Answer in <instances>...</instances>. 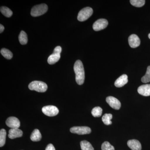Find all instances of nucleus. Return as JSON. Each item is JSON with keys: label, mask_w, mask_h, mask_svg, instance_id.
Here are the masks:
<instances>
[{"label": "nucleus", "mask_w": 150, "mask_h": 150, "mask_svg": "<svg viewBox=\"0 0 150 150\" xmlns=\"http://www.w3.org/2000/svg\"><path fill=\"white\" fill-rule=\"evenodd\" d=\"M7 126L11 129H17L20 126V122L18 118L15 117H10L6 121Z\"/></svg>", "instance_id": "9"}, {"label": "nucleus", "mask_w": 150, "mask_h": 150, "mask_svg": "<svg viewBox=\"0 0 150 150\" xmlns=\"http://www.w3.org/2000/svg\"><path fill=\"white\" fill-rule=\"evenodd\" d=\"M4 30V27L2 24L0 25V33H2Z\"/></svg>", "instance_id": "29"}, {"label": "nucleus", "mask_w": 150, "mask_h": 150, "mask_svg": "<svg viewBox=\"0 0 150 150\" xmlns=\"http://www.w3.org/2000/svg\"><path fill=\"white\" fill-rule=\"evenodd\" d=\"M128 76L126 74L122 75L115 81L114 85L115 87L121 88L123 86L128 83Z\"/></svg>", "instance_id": "11"}, {"label": "nucleus", "mask_w": 150, "mask_h": 150, "mask_svg": "<svg viewBox=\"0 0 150 150\" xmlns=\"http://www.w3.org/2000/svg\"><path fill=\"white\" fill-rule=\"evenodd\" d=\"M30 90H34L38 92H45L48 88V86L45 83L40 81H33L28 85Z\"/></svg>", "instance_id": "2"}, {"label": "nucleus", "mask_w": 150, "mask_h": 150, "mask_svg": "<svg viewBox=\"0 0 150 150\" xmlns=\"http://www.w3.org/2000/svg\"><path fill=\"white\" fill-rule=\"evenodd\" d=\"M148 36H149V38L150 39V33L149 34V35H148Z\"/></svg>", "instance_id": "30"}, {"label": "nucleus", "mask_w": 150, "mask_h": 150, "mask_svg": "<svg viewBox=\"0 0 150 150\" xmlns=\"http://www.w3.org/2000/svg\"><path fill=\"white\" fill-rule=\"evenodd\" d=\"M106 101L110 107L115 110H119L121 107L120 101L114 97H108L106 98Z\"/></svg>", "instance_id": "8"}, {"label": "nucleus", "mask_w": 150, "mask_h": 150, "mask_svg": "<svg viewBox=\"0 0 150 150\" xmlns=\"http://www.w3.org/2000/svg\"><path fill=\"white\" fill-rule=\"evenodd\" d=\"M93 13V10L91 7L84 8L80 11L78 13L77 19L79 21H85L91 16Z\"/></svg>", "instance_id": "4"}, {"label": "nucleus", "mask_w": 150, "mask_h": 150, "mask_svg": "<svg viewBox=\"0 0 150 150\" xmlns=\"http://www.w3.org/2000/svg\"><path fill=\"white\" fill-rule=\"evenodd\" d=\"M6 132L4 129H1L0 131V146L1 147L5 145L6 143Z\"/></svg>", "instance_id": "22"}, {"label": "nucleus", "mask_w": 150, "mask_h": 150, "mask_svg": "<svg viewBox=\"0 0 150 150\" xmlns=\"http://www.w3.org/2000/svg\"><path fill=\"white\" fill-rule=\"evenodd\" d=\"M80 145L82 150H94L91 143L85 140L81 142Z\"/></svg>", "instance_id": "17"}, {"label": "nucleus", "mask_w": 150, "mask_h": 150, "mask_svg": "<svg viewBox=\"0 0 150 150\" xmlns=\"http://www.w3.org/2000/svg\"><path fill=\"white\" fill-rule=\"evenodd\" d=\"M142 81L144 83L150 82V66L148 67L146 74L142 78Z\"/></svg>", "instance_id": "25"}, {"label": "nucleus", "mask_w": 150, "mask_h": 150, "mask_svg": "<svg viewBox=\"0 0 150 150\" xmlns=\"http://www.w3.org/2000/svg\"><path fill=\"white\" fill-rule=\"evenodd\" d=\"M71 133L79 135H85L90 134L91 129L87 126H74L70 129Z\"/></svg>", "instance_id": "5"}, {"label": "nucleus", "mask_w": 150, "mask_h": 150, "mask_svg": "<svg viewBox=\"0 0 150 150\" xmlns=\"http://www.w3.org/2000/svg\"><path fill=\"white\" fill-rule=\"evenodd\" d=\"M19 40L22 45H25L28 42V37L26 33L22 30L19 35Z\"/></svg>", "instance_id": "18"}, {"label": "nucleus", "mask_w": 150, "mask_h": 150, "mask_svg": "<svg viewBox=\"0 0 150 150\" xmlns=\"http://www.w3.org/2000/svg\"><path fill=\"white\" fill-rule=\"evenodd\" d=\"M42 112L47 116H56L59 113V109L54 105H47L44 106L42 109Z\"/></svg>", "instance_id": "6"}, {"label": "nucleus", "mask_w": 150, "mask_h": 150, "mask_svg": "<svg viewBox=\"0 0 150 150\" xmlns=\"http://www.w3.org/2000/svg\"><path fill=\"white\" fill-rule=\"evenodd\" d=\"M138 92L143 96H150V84L142 85L140 86L138 88Z\"/></svg>", "instance_id": "12"}, {"label": "nucleus", "mask_w": 150, "mask_h": 150, "mask_svg": "<svg viewBox=\"0 0 150 150\" xmlns=\"http://www.w3.org/2000/svg\"><path fill=\"white\" fill-rule=\"evenodd\" d=\"M103 110L99 106L94 108L91 111V114L94 117H99L101 116L102 114Z\"/></svg>", "instance_id": "21"}, {"label": "nucleus", "mask_w": 150, "mask_h": 150, "mask_svg": "<svg viewBox=\"0 0 150 150\" xmlns=\"http://www.w3.org/2000/svg\"><path fill=\"white\" fill-rule=\"evenodd\" d=\"M130 2L132 6L136 7H141L145 4V0H131Z\"/></svg>", "instance_id": "24"}, {"label": "nucleus", "mask_w": 150, "mask_h": 150, "mask_svg": "<svg viewBox=\"0 0 150 150\" xmlns=\"http://www.w3.org/2000/svg\"><path fill=\"white\" fill-rule=\"evenodd\" d=\"M129 43L131 48H136L140 46L141 41L137 35L132 34L129 38Z\"/></svg>", "instance_id": "10"}, {"label": "nucleus", "mask_w": 150, "mask_h": 150, "mask_svg": "<svg viewBox=\"0 0 150 150\" xmlns=\"http://www.w3.org/2000/svg\"><path fill=\"white\" fill-rule=\"evenodd\" d=\"M45 150H56L54 146L52 144H49L46 147Z\"/></svg>", "instance_id": "28"}, {"label": "nucleus", "mask_w": 150, "mask_h": 150, "mask_svg": "<svg viewBox=\"0 0 150 150\" xmlns=\"http://www.w3.org/2000/svg\"><path fill=\"white\" fill-rule=\"evenodd\" d=\"M1 13L6 17L9 18L13 15V12L8 8L6 6H2L0 9Z\"/></svg>", "instance_id": "20"}, {"label": "nucleus", "mask_w": 150, "mask_h": 150, "mask_svg": "<svg viewBox=\"0 0 150 150\" xmlns=\"http://www.w3.org/2000/svg\"><path fill=\"white\" fill-rule=\"evenodd\" d=\"M102 150H115L114 147L110 144L109 142H104L101 146Z\"/></svg>", "instance_id": "26"}, {"label": "nucleus", "mask_w": 150, "mask_h": 150, "mask_svg": "<svg viewBox=\"0 0 150 150\" xmlns=\"http://www.w3.org/2000/svg\"><path fill=\"white\" fill-rule=\"evenodd\" d=\"M60 58H61L60 54L53 53V54H51L48 57V63L50 65L54 64L59 61Z\"/></svg>", "instance_id": "15"}, {"label": "nucleus", "mask_w": 150, "mask_h": 150, "mask_svg": "<svg viewBox=\"0 0 150 150\" xmlns=\"http://www.w3.org/2000/svg\"><path fill=\"white\" fill-rule=\"evenodd\" d=\"M112 115L110 113H106L103 116L102 120L103 122L106 125H110L112 124L111 119Z\"/></svg>", "instance_id": "19"}, {"label": "nucleus", "mask_w": 150, "mask_h": 150, "mask_svg": "<svg viewBox=\"0 0 150 150\" xmlns=\"http://www.w3.org/2000/svg\"><path fill=\"white\" fill-rule=\"evenodd\" d=\"M42 138V136L40 134V131L37 129H35L33 131L31 136H30V139L33 142H37L40 141Z\"/></svg>", "instance_id": "16"}, {"label": "nucleus", "mask_w": 150, "mask_h": 150, "mask_svg": "<svg viewBox=\"0 0 150 150\" xmlns=\"http://www.w3.org/2000/svg\"><path fill=\"white\" fill-rule=\"evenodd\" d=\"M48 9V6L45 4H41L34 6L31 11V15L33 17L40 16L46 13Z\"/></svg>", "instance_id": "3"}, {"label": "nucleus", "mask_w": 150, "mask_h": 150, "mask_svg": "<svg viewBox=\"0 0 150 150\" xmlns=\"http://www.w3.org/2000/svg\"><path fill=\"white\" fill-rule=\"evenodd\" d=\"M76 74V81L78 84L81 85L85 80V71L82 62L80 60H77L75 62L74 67Z\"/></svg>", "instance_id": "1"}, {"label": "nucleus", "mask_w": 150, "mask_h": 150, "mask_svg": "<svg viewBox=\"0 0 150 150\" xmlns=\"http://www.w3.org/2000/svg\"><path fill=\"white\" fill-rule=\"evenodd\" d=\"M108 23L107 20L103 18L99 19L93 23V28L95 31H100L106 28Z\"/></svg>", "instance_id": "7"}, {"label": "nucleus", "mask_w": 150, "mask_h": 150, "mask_svg": "<svg viewBox=\"0 0 150 150\" xmlns=\"http://www.w3.org/2000/svg\"><path fill=\"white\" fill-rule=\"evenodd\" d=\"M23 135V131L18 128L11 129L9 131L8 137L11 139H14L21 137Z\"/></svg>", "instance_id": "14"}, {"label": "nucleus", "mask_w": 150, "mask_h": 150, "mask_svg": "<svg viewBox=\"0 0 150 150\" xmlns=\"http://www.w3.org/2000/svg\"><path fill=\"white\" fill-rule=\"evenodd\" d=\"M127 145L132 150H142V145L140 142L137 140H129L127 142Z\"/></svg>", "instance_id": "13"}, {"label": "nucleus", "mask_w": 150, "mask_h": 150, "mask_svg": "<svg viewBox=\"0 0 150 150\" xmlns=\"http://www.w3.org/2000/svg\"><path fill=\"white\" fill-rule=\"evenodd\" d=\"M62 51V48L61 46H56L55 49H54V53H56V54H61V52Z\"/></svg>", "instance_id": "27"}, {"label": "nucleus", "mask_w": 150, "mask_h": 150, "mask_svg": "<svg viewBox=\"0 0 150 150\" xmlns=\"http://www.w3.org/2000/svg\"><path fill=\"white\" fill-rule=\"evenodd\" d=\"M1 53L6 59H11L13 57V54L12 52L6 48H2L1 50Z\"/></svg>", "instance_id": "23"}]
</instances>
